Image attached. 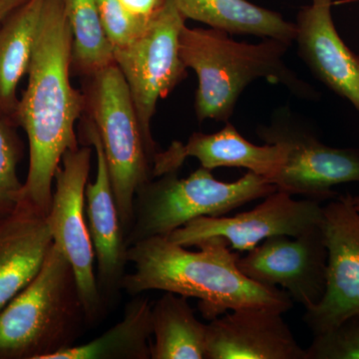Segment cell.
I'll return each mask as SVG.
<instances>
[{
    "instance_id": "obj_21",
    "label": "cell",
    "mask_w": 359,
    "mask_h": 359,
    "mask_svg": "<svg viewBox=\"0 0 359 359\" xmlns=\"http://www.w3.org/2000/svg\"><path fill=\"white\" fill-rule=\"evenodd\" d=\"M152 306L148 297L134 295L117 325L88 344L71 346L50 359H150Z\"/></svg>"
},
{
    "instance_id": "obj_25",
    "label": "cell",
    "mask_w": 359,
    "mask_h": 359,
    "mask_svg": "<svg viewBox=\"0 0 359 359\" xmlns=\"http://www.w3.org/2000/svg\"><path fill=\"white\" fill-rule=\"evenodd\" d=\"M97 4L104 29L114 49L133 41L152 20L137 18L119 0H97Z\"/></svg>"
},
{
    "instance_id": "obj_20",
    "label": "cell",
    "mask_w": 359,
    "mask_h": 359,
    "mask_svg": "<svg viewBox=\"0 0 359 359\" xmlns=\"http://www.w3.org/2000/svg\"><path fill=\"white\" fill-rule=\"evenodd\" d=\"M151 359H205L208 325L196 318L188 297L165 292L152 306Z\"/></svg>"
},
{
    "instance_id": "obj_6",
    "label": "cell",
    "mask_w": 359,
    "mask_h": 359,
    "mask_svg": "<svg viewBox=\"0 0 359 359\" xmlns=\"http://www.w3.org/2000/svg\"><path fill=\"white\" fill-rule=\"evenodd\" d=\"M85 111L102 142L123 228L133 223L137 192L154 179L149 150L126 80L115 63L87 77ZM127 242V241H126Z\"/></svg>"
},
{
    "instance_id": "obj_15",
    "label": "cell",
    "mask_w": 359,
    "mask_h": 359,
    "mask_svg": "<svg viewBox=\"0 0 359 359\" xmlns=\"http://www.w3.org/2000/svg\"><path fill=\"white\" fill-rule=\"evenodd\" d=\"M334 0H311L297 14L294 42L314 77L346 99L359 114V56L339 36Z\"/></svg>"
},
{
    "instance_id": "obj_13",
    "label": "cell",
    "mask_w": 359,
    "mask_h": 359,
    "mask_svg": "<svg viewBox=\"0 0 359 359\" xmlns=\"http://www.w3.org/2000/svg\"><path fill=\"white\" fill-rule=\"evenodd\" d=\"M83 130L85 140L95 151L97 165L95 181L87 184L85 190V214L95 252L97 285L108 309L122 290L126 264H129V247L116 205L102 142L88 118L84 120Z\"/></svg>"
},
{
    "instance_id": "obj_19",
    "label": "cell",
    "mask_w": 359,
    "mask_h": 359,
    "mask_svg": "<svg viewBox=\"0 0 359 359\" xmlns=\"http://www.w3.org/2000/svg\"><path fill=\"white\" fill-rule=\"evenodd\" d=\"M185 20L199 21L230 35H252L292 45L295 25L280 13L248 0H172Z\"/></svg>"
},
{
    "instance_id": "obj_22",
    "label": "cell",
    "mask_w": 359,
    "mask_h": 359,
    "mask_svg": "<svg viewBox=\"0 0 359 359\" xmlns=\"http://www.w3.org/2000/svg\"><path fill=\"white\" fill-rule=\"evenodd\" d=\"M65 6L72 33L73 68L87 78L115 63L97 0H65Z\"/></svg>"
},
{
    "instance_id": "obj_10",
    "label": "cell",
    "mask_w": 359,
    "mask_h": 359,
    "mask_svg": "<svg viewBox=\"0 0 359 359\" xmlns=\"http://www.w3.org/2000/svg\"><path fill=\"white\" fill-rule=\"evenodd\" d=\"M323 205L318 201L294 200L290 194L276 190L262 204L233 217H200L168 236L183 247H195L200 241L223 238L231 250L244 252L269 238L299 237L323 224Z\"/></svg>"
},
{
    "instance_id": "obj_7",
    "label": "cell",
    "mask_w": 359,
    "mask_h": 359,
    "mask_svg": "<svg viewBox=\"0 0 359 359\" xmlns=\"http://www.w3.org/2000/svg\"><path fill=\"white\" fill-rule=\"evenodd\" d=\"M186 20L172 0L133 41L114 49L115 65L128 85L144 138L153 156L157 146L151 124L160 99L166 98L187 76L180 54Z\"/></svg>"
},
{
    "instance_id": "obj_27",
    "label": "cell",
    "mask_w": 359,
    "mask_h": 359,
    "mask_svg": "<svg viewBox=\"0 0 359 359\" xmlns=\"http://www.w3.org/2000/svg\"><path fill=\"white\" fill-rule=\"evenodd\" d=\"M26 0H0V22Z\"/></svg>"
},
{
    "instance_id": "obj_14",
    "label": "cell",
    "mask_w": 359,
    "mask_h": 359,
    "mask_svg": "<svg viewBox=\"0 0 359 359\" xmlns=\"http://www.w3.org/2000/svg\"><path fill=\"white\" fill-rule=\"evenodd\" d=\"M283 313L249 306L210 320L205 359H306Z\"/></svg>"
},
{
    "instance_id": "obj_24",
    "label": "cell",
    "mask_w": 359,
    "mask_h": 359,
    "mask_svg": "<svg viewBox=\"0 0 359 359\" xmlns=\"http://www.w3.org/2000/svg\"><path fill=\"white\" fill-rule=\"evenodd\" d=\"M306 353V359H359V313L332 330L314 334Z\"/></svg>"
},
{
    "instance_id": "obj_8",
    "label": "cell",
    "mask_w": 359,
    "mask_h": 359,
    "mask_svg": "<svg viewBox=\"0 0 359 359\" xmlns=\"http://www.w3.org/2000/svg\"><path fill=\"white\" fill-rule=\"evenodd\" d=\"M257 134L264 143L285 149L282 170L271 181L278 190L321 203L337 197L334 187L359 183V149L325 145L287 108L278 109Z\"/></svg>"
},
{
    "instance_id": "obj_16",
    "label": "cell",
    "mask_w": 359,
    "mask_h": 359,
    "mask_svg": "<svg viewBox=\"0 0 359 359\" xmlns=\"http://www.w3.org/2000/svg\"><path fill=\"white\" fill-rule=\"evenodd\" d=\"M190 157L211 171L219 167L245 168L271 183L282 170L285 149L278 144L255 145L229 121L216 133L196 132L186 144L174 141L166 151L158 152L153 161V177L178 172Z\"/></svg>"
},
{
    "instance_id": "obj_5",
    "label": "cell",
    "mask_w": 359,
    "mask_h": 359,
    "mask_svg": "<svg viewBox=\"0 0 359 359\" xmlns=\"http://www.w3.org/2000/svg\"><path fill=\"white\" fill-rule=\"evenodd\" d=\"M278 190L259 175L248 172L231 183L219 181L201 167L187 178L171 172L154 178L135 196L128 247L154 237H168L200 217H222Z\"/></svg>"
},
{
    "instance_id": "obj_4",
    "label": "cell",
    "mask_w": 359,
    "mask_h": 359,
    "mask_svg": "<svg viewBox=\"0 0 359 359\" xmlns=\"http://www.w3.org/2000/svg\"><path fill=\"white\" fill-rule=\"evenodd\" d=\"M88 327L74 269L53 243L37 275L0 311V359H50Z\"/></svg>"
},
{
    "instance_id": "obj_11",
    "label": "cell",
    "mask_w": 359,
    "mask_h": 359,
    "mask_svg": "<svg viewBox=\"0 0 359 359\" xmlns=\"http://www.w3.org/2000/svg\"><path fill=\"white\" fill-rule=\"evenodd\" d=\"M351 196H337L323 205L327 249L325 292L320 302L306 309L304 316L313 335L332 330L359 313V212Z\"/></svg>"
},
{
    "instance_id": "obj_26",
    "label": "cell",
    "mask_w": 359,
    "mask_h": 359,
    "mask_svg": "<svg viewBox=\"0 0 359 359\" xmlns=\"http://www.w3.org/2000/svg\"><path fill=\"white\" fill-rule=\"evenodd\" d=\"M137 18L150 21L162 11L167 0H119Z\"/></svg>"
},
{
    "instance_id": "obj_2",
    "label": "cell",
    "mask_w": 359,
    "mask_h": 359,
    "mask_svg": "<svg viewBox=\"0 0 359 359\" xmlns=\"http://www.w3.org/2000/svg\"><path fill=\"white\" fill-rule=\"evenodd\" d=\"M195 247L199 250L191 252L168 237L130 245L127 259L133 271L124 276L122 290L132 297L162 290L193 297L199 301L201 313L208 320L249 306H268L283 313L292 308L287 292L255 282L240 271V254L223 238H205Z\"/></svg>"
},
{
    "instance_id": "obj_23",
    "label": "cell",
    "mask_w": 359,
    "mask_h": 359,
    "mask_svg": "<svg viewBox=\"0 0 359 359\" xmlns=\"http://www.w3.org/2000/svg\"><path fill=\"white\" fill-rule=\"evenodd\" d=\"M18 127L0 115V212L20 204L23 183L18 168L23 156V145Z\"/></svg>"
},
{
    "instance_id": "obj_9",
    "label": "cell",
    "mask_w": 359,
    "mask_h": 359,
    "mask_svg": "<svg viewBox=\"0 0 359 359\" xmlns=\"http://www.w3.org/2000/svg\"><path fill=\"white\" fill-rule=\"evenodd\" d=\"M91 156L90 145L68 150L63 155L54 176L55 189L46 218L54 244L74 269L89 327H95L107 308L97 285L95 252L85 214Z\"/></svg>"
},
{
    "instance_id": "obj_28",
    "label": "cell",
    "mask_w": 359,
    "mask_h": 359,
    "mask_svg": "<svg viewBox=\"0 0 359 359\" xmlns=\"http://www.w3.org/2000/svg\"><path fill=\"white\" fill-rule=\"evenodd\" d=\"M351 202H353V204L354 205V208H355L356 210L359 212V195L358 196H351Z\"/></svg>"
},
{
    "instance_id": "obj_1",
    "label": "cell",
    "mask_w": 359,
    "mask_h": 359,
    "mask_svg": "<svg viewBox=\"0 0 359 359\" xmlns=\"http://www.w3.org/2000/svg\"><path fill=\"white\" fill-rule=\"evenodd\" d=\"M72 40L65 0H45L18 112V127L29 144L20 202L44 216L50 210L54 176L63 155L79 147L75 124L84 113L85 98L70 82Z\"/></svg>"
},
{
    "instance_id": "obj_17",
    "label": "cell",
    "mask_w": 359,
    "mask_h": 359,
    "mask_svg": "<svg viewBox=\"0 0 359 359\" xmlns=\"http://www.w3.org/2000/svg\"><path fill=\"white\" fill-rule=\"evenodd\" d=\"M46 217L22 202L0 212V311L32 282L53 244Z\"/></svg>"
},
{
    "instance_id": "obj_3",
    "label": "cell",
    "mask_w": 359,
    "mask_h": 359,
    "mask_svg": "<svg viewBox=\"0 0 359 359\" xmlns=\"http://www.w3.org/2000/svg\"><path fill=\"white\" fill-rule=\"evenodd\" d=\"M290 46L271 39L257 44L245 43L221 30L184 26L180 54L186 67L195 71L198 77V120L230 121L241 94L262 78L283 85L299 98L318 99L320 95L313 87L285 65L283 57Z\"/></svg>"
},
{
    "instance_id": "obj_12",
    "label": "cell",
    "mask_w": 359,
    "mask_h": 359,
    "mask_svg": "<svg viewBox=\"0 0 359 359\" xmlns=\"http://www.w3.org/2000/svg\"><path fill=\"white\" fill-rule=\"evenodd\" d=\"M240 271L250 280L282 287L304 309L323 299L327 283V249L323 224L299 237L266 238L238 259Z\"/></svg>"
},
{
    "instance_id": "obj_18",
    "label": "cell",
    "mask_w": 359,
    "mask_h": 359,
    "mask_svg": "<svg viewBox=\"0 0 359 359\" xmlns=\"http://www.w3.org/2000/svg\"><path fill=\"white\" fill-rule=\"evenodd\" d=\"M45 0H26L0 22V115L18 125V84L27 74Z\"/></svg>"
}]
</instances>
